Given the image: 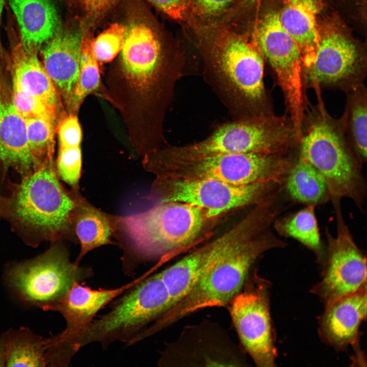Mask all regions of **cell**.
<instances>
[{
    "instance_id": "8fae6325",
    "label": "cell",
    "mask_w": 367,
    "mask_h": 367,
    "mask_svg": "<svg viewBox=\"0 0 367 367\" xmlns=\"http://www.w3.org/2000/svg\"><path fill=\"white\" fill-rule=\"evenodd\" d=\"M246 353L219 324L205 319L185 326L174 340L165 343L158 365L177 366H247Z\"/></svg>"
},
{
    "instance_id": "cb8c5ba5",
    "label": "cell",
    "mask_w": 367,
    "mask_h": 367,
    "mask_svg": "<svg viewBox=\"0 0 367 367\" xmlns=\"http://www.w3.org/2000/svg\"><path fill=\"white\" fill-rule=\"evenodd\" d=\"M77 192V190L71 192L74 201L71 223L81 246L80 253L74 261L79 264L90 251L112 243L114 228L112 216L90 204Z\"/></svg>"
},
{
    "instance_id": "4fadbf2b",
    "label": "cell",
    "mask_w": 367,
    "mask_h": 367,
    "mask_svg": "<svg viewBox=\"0 0 367 367\" xmlns=\"http://www.w3.org/2000/svg\"><path fill=\"white\" fill-rule=\"evenodd\" d=\"M301 156L324 177L329 193L337 199L360 201V176L355 162L333 126L326 121L313 123L301 138Z\"/></svg>"
},
{
    "instance_id": "d4e9b609",
    "label": "cell",
    "mask_w": 367,
    "mask_h": 367,
    "mask_svg": "<svg viewBox=\"0 0 367 367\" xmlns=\"http://www.w3.org/2000/svg\"><path fill=\"white\" fill-rule=\"evenodd\" d=\"M5 366H48L50 338L29 328L10 329L1 334Z\"/></svg>"
},
{
    "instance_id": "60d3db41",
    "label": "cell",
    "mask_w": 367,
    "mask_h": 367,
    "mask_svg": "<svg viewBox=\"0 0 367 367\" xmlns=\"http://www.w3.org/2000/svg\"><path fill=\"white\" fill-rule=\"evenodd\" d=\"M291 1V0H285V1Z\"/></svg>"
},
{
    "instance_id": "3957f363",
    "label": "cell",
    "mask_w": 367,
    "mask_h": 367,
    "mask_svg": "<svg viewBox=\"0 0 367 367\" xmlns=\"http://www.w3.org/2000/svg\"><path fill=\"white\" fill-rule=\"evenodd\" d=\"M8 194H0V217L28 244L54 242L74 237L71 216L74 201L62 187L52 160L10 182Z\"/></svg>"
},
{
    "instance_id": "e0dca14e",
    "label": "cell",
    "mask_w": 367,
    "mask_h": 367,
    "mask_svg": "<svg viewBox=\"0 0 367 367\" xmlns=\"http://www.w3.org/2000/svg\"><path fill=\"white\" fill-rule=\"evenodd\" d=\"M319 44L315 59L307 73L318 83L336 85L352 77L357 72L359 54L351 39L334 22L319 28Z\"/></svg>"
},
{
    "instance_id": "7a4b0ae2",
    "label": "cell",
    "mask_w": 367,
    "mask_h": 367,
    "mask_svg": "<svg viewBox=\"0 0 367 367\" xmlns=\"http://www.w3.org/2000/svg\"><path fill=\"white\" fill-rule=\"evenodd\" d=\"M112 218L114 234L122 240V269L128 276L141 264L159 259L161 266L193 245L211 219L205 210L179 202H156L146 211Z\"/></svg>"
},
{
    "instance_id": "e575fe53",
    "label": "cell",
    "mask_w": 367,
    "mask_h": 367,
    "mask_svg": "<svg viewBox=\"0 0 367 367\" xmlns=\"http://www.w3.org/2000/svg\"><path fill=\"white\" fill-rule=\"evenodd\" d=\"M351 134L355 149L363 160L366 158L367 109L365 96L354 100L350 111Z\"/></svg>"
},
{
    "instance_id": "7402d4cb",
    "label": "cell",
    "mask_w": 367,
    "mask_h": 367,
    "mask_svg": "<svg viewBox=\"0 0 367 367\" xmlns=\"http://www.w3.org/2000/svg\"><path fill=\"white\" fill-rule=\"evenodd\" d=\"M15 15L20 40L27 51L38 53L59 31V21L51 0H9Z\"/></svg>"
},
{
    "instance_id": "f1b7e54d",
    "label": "cell",
    "mask_w": 367,
    "mask_h": 367,
    "mask_svg": "<svg viewBox=\"0 0 367 367\" xmlns=\"http://www.w3.org/2000/svg\"><path fill=\"white\" fill-rule=\"evenodd\" d=\"M279 225L282 233L297 240L320 254V236L313 205H309L296 213L283 220Z\"/></svg>"
},
{
    "instance_id": "ba28073f",
    "label": "cell",
    "mask_w": 367,
    "mask_h": 367,
    "mask_svg": "<svg viewBox=\"0 0 367 367\" xmlns=\"http://www.w3.org/2000/svg\"><path fill=\"white\" fill-rule=\"evenodd\" d=\"M290 164L277 153L220 154L184 161L153 164L146 170L155 177L180 180L213 179L242 185L277 181Z\"/></svg>"
},
{
    "instance_id": "4dcf8cb0",
    "label": "cell",
    "mask_w": 367,
    "mask_h": 367,
    "mask_svg": "<svg viewBox=\"0 0 367 367\" xmlns=\"http://www.w3.org/2000/svg\"><path fill=\"white\" fill-rule=\"evenodd\" d=\"M29 148L37 168L52 160L56 123L39 117L25 118Z\"/></svg>"
},
{
    "instance_id": "5b68a950",
    "label": "cell",
    "mask_w": 367,
    "mask_h": 367,
    "mask_svg": "<svg viewBox=\"0 0 367 367\" xmlns=\"http://www.w3.org/2000/svg\"><path fill=\"white\" fill-rule=\"evenodd\" d=\"M294 132L281 119L254 116L224 124L202 140L170 147L148 160L163 164L220 154L278 153L289 144Z\"/></svg>"
},
{
    "instance_id": "8992f818",
    "label": "cell",
    "mask_w": 367,
    "mask_h": 367,
    "mask_svg": "<svg viewBox=\"0 0 367 367\" xmlns=\"http://www.w3.org/2000/svg\"><path fill=\"white\" fill-rule=\"evenodd\" d=\"M206 56L216 76L243 103H261L265 98L264 60L245 35L219 24L198 29Z\"/></svg>"
},
{
    "instance_id": "ac0fdd59",
    "label": "cell",
    "mask_w": 367,
    "mask_h": 367,
    "mask_svg": "<svg viewBox=\"0 0 367 367\" xmlns=\"http://www.w3.org/2000/svg\"><path fill=\"white\" fill-rule=\"evenodd\" d=\"M5 68L0 67V161L5 169L23 176L37 168L29 148L25 120L14 104Z\"/></svg>"
},
{
    "instance_id": "4316f807",
    "label": "cell",
    "mask_w": 367,
    "mask_h": 367,
    "mask_svg": "<svg viewBox=\"0 0 367 367\" xmlns=\"http://www.w3.org/2000/svg\"><path fill=\"white\" fill-rule=\"evenodd\" d=\"M286 189L293 199L309 205L322 201L329 193L323 175L301 156L289 172Z\"/></svg>"
},
{
    "instance_id": "ffe728a7",
    "label": "cell",
    "mask_w": 367,
    "mask_h": 367,
    "mask_svg": "<svg viewBox=\"0 0 367 367\" xmlns=\"http://www.w3.org/2000/svg\"><path fill=\"white\" fill-rule=\"evenodd\" d=\"M82 39L76 31H58L41 48L42 63L66 104L79 72Z\"/></svg>"
},
{
    "instance_id": "d590c367",
    "label": "cell",
    "mask_w": 367,
    "mask_h": 367,
    "mask_svg": "<svg viewBox=\"0 0 367 367\" xmlns=\"http://www.w3.org/2000/svg\"><path fill=\"white\" fill-rule=\"evenodd\" d=\"M59 147L81 146L82 132L76 115L70 113L63 118L58 127Z\"/></svg>"
},
{
    "instance_id": "836d02e7",
    "label": "cell",
    "mask_w": 367,
    "mask_h": 367,
    "mask_svg": "<svg viewBox=\"0 0 367 367\" xmlns=\"http://www.w3.org/2000/svg\"><path fill=\"white\" fill-rule=\"evenodd\" d=\"M81 146L59 147L57 171L60 177L73 190L78 189L82 171Z\"/></svg>"
},
{
    "instance_id": "484cf974",
    "label": "cell",
    "mask_w": 367,
    "mask_h": 367,
    "mask_svg": "<svg viewBox=\"0 0 367 367\" xmlns=\"http://www.w3.org/2000/svg\"><path fill=\"white\" fill-rule=\"evenodd\" d=\"M213 245V242L194 250L159 272L170 297L169 308L181 300L194 285Z\"/></svg>"
},
{
    "instance_id": "7c38bea8",
    "label": "cell",
    "mask_w": 367,
    "mask_h": 367,
    "mask_svg": "<svg viewBox=\"0 0 367 367\" xmlns=\"http://www.w3.org/2000/svg\"><path fill=\"white\" fill-rule=\"evenodd\" d=\"M252 42L275 73L294 128L300 131L303 108L301 56L297 44L281 25L278 12H268L257 20Z\"/></svg>"
},
{
    "instance_id": "d6a6232c",
    "label": "cell",
    "mask_w": 367,
    "mask_h": 367,
    "mask_svg": "<svg viewBox=\"0 0 367 367\" xmlns=\"http://www.w3.org/2000/svg\"><path fill=\"white\" fill-rule=\"evenodd\" d=\"M12 95L16 110L24 119L39 117L56 123L57 109L24 92L12 83Z\"/></svg>"
},
{
    "instance_id": "52a82bcc",
    "label": "cell",
    "mask_w": 367,
    "mask_h": 367,
    "mask_svg": "<svg viewBox=\"0 0 367 367\" xmlns=\"http://www.w3.org/2000/svg\"><path fill=\"white\" fill-rule=\"evenodd\" d=\"M93 275L91 268L72 262L67 250L56 244L36 257L10 266L4 278L19 301L48 311L75 282L83 283Z\"/></svg>"
},
{
    "instance_id": "30bf717a",
    "label": "cell",
    "mask_w": 367,
    "mask_h": 367,
    "mask_svg": "<svg viewBox=\"0 0 367 367\" xmlns=\"http://www.w3.org/2000/svg\"><path fill=\"white\" fill-rule=\"evenodd\" d=\"M269 282L250 273L227 305L241 347L258 367L275 366L277 356L270 310Z\"/></svg>"
},
{
    "instance_id": "8d00e7d4",
    "label": "cell",
    "mask_w": 367,
    "mask_h": 367,
    "mask_svg": "<svg viewBox=\"0 0 367 367\" xmlns=\"http://www.w3.org/2000/svg\"><path fill=\"white\" fill-rule=\"evenodd\" d=\"M158 8L176 20H186L189 0H149Z\"/></svg>"
},
{
    "instance_id": "6da1fadb",
    "label": "cell",
    "mask_w": 367,
    "mask_h": 367,
    "mask_svg": "<svg viewBox=\"0 0 367 367\" xmlns=\"http://www.w3.org/2000/svg\"><path fill=\"white\" fill-rule=\"evenodd\" d=\"M253 211L215 241L198 279L189 292L146 330L150 337L197 311L226 307L242 290L257 259L273 246L257 237L262 224Z\"/></svg>"
},
{
    "instance_id": "74e56055",
    "label": "cell",
    "mask_w": 367,
    "mask_h": 367,
    "mask_svg": "<svg viewBox=\"0 0 367 367\" xmlns=\"http://www.w3.org/2000/svg\"><path fill=\"white\" fill-rule=\"evenodd\" d=\"M116 0H83L86 10L92 15L102 13Z\"/></svg>"
},
{
    "instance_id": "277c9868",
    "label": "cell",
    "mask_w": 367,
    "mask_h": 367,
    "mask_svg": "<svg viewBox=\"0 0 367 367\" xmlns=\"http://www.w3.org/2000/svg\"><path fill=\"white\" fill-rule=\"evenodd\" d=\"M110 310L93 319L72 341L75 354L97 343L104 349L116 342H132L170 306V297L159 273L149 276L117 297Z\"/></svg>"
},
{
    "instance_id": "ab89813d",
    "label": "cell",
    "mask_w": 367,
    "mask_h": 367,
    "mask_svg": "<svg viewBox=\"0 0 367 367\" xmlns=\"http://www.w3.org/2000/svg\"><path fill=\"white\" fill-rule=\"evenodd\" d=\"M0 366H5L4 347L1 335H0Z\"/></svg>"
},
{
    "instance_id": "f546056e",
    "label": "cell",
    "mask_w": 367,
    "mask_h": 367,
    "mask_svg": "<svg viewBox=\"0 0 367 367\" xmlns=\"http://www.w3.org/2000/svg\"><path fill=\"white\" fill-rule=\"evenodd\" d=\"M242 0H189L186 19L195 29L223 24Z\"/></svg>"
},
{
    "instance_id": "603a6c76",
    "label": "cell",
    "mask_w": 367,
    "mask_h": 367,
    "mask_svg": "<svg viewBox=\"0 0 367 367\" xmlns=\"http://www.w3.org/2000/svg\"><path fill=\"white\" fill-rule=\"evenodd\" d=\"M278 13L280 22L293 39L300 51L303 66L313 63L319 44V32L317 16L319 0H291Z\"/></svg>"
},
{
    "instance_id": "1f68e13d",
    "label": "cell",
    "mask_w": 367,
    "mask_h": 367,
    "mask_svg": "<svg viewBox=\"0 0 367 367\" xmlns=\"http://www.w3.org/2000/svg\"><path fill=\"white\" fill-rule=\"evenodd\" d=\"M125 29L122 24L113 23L92 40V49L98 62H111L120 52Z\"/></svg>"
},
{
    "instance_id": "d6986e66",
    "label": "cell",
    "mask_w": 367,
    "mask_h": 367,
    "mask_svg": "<svg viewBox=\"0 0 367 367\" xmlns=\"http://www.w3.org/2000/svg\"><path fill=\"white\" fill-rule=\"evenodd\" d=\"M325 305L320 322L321 338L338 351L355 345L360 323L366 317V286Z\"/></svg>"
},
{
    "instance_id": "9c48e42d",
    "label": "cell",
    "mask_w": 367,
    "mask_h": 367,
    "mask_svg": "<svg viewBox=\"0 0 367 367\" xmlns=\"http://www.w3.org/2000/svg\"><path fill=\"white\" fill-rule=\"evenodd\" d=\"M274 182L238 185L213 179L155 177L149 197L156 202H179L197 206L213 219L231 210L265 202Z\"/></svg>"
},
{
    "instance_id": "44dd1931",
    "label": "cell",
    "mask_w": 367,
    "mask_h": 367,
    "mask_svg": "<svg viewBox=\"0 0 367 367\" xmlns=\"http://www.w3.org/2000/svg\"><path fill=\"white\" fill-rule=\"evenodd\" d=\"M9 34L10 51L8 64L12 83L58 109V93L39 60L37 53L26 50L12 29Z\"/></svg>"
},
{
    "instance_id": "2e32d148",
    "label": "cell",
    "mask_w": 367,
    "mask_h": 367,
    "mask_svg": "<svg viewBox=\"0 0 367 367\" xmlns=\"http://www.w3.org/2000/svg\"><path fill=\"white\" fill-rule=\"evenodd\" d=\"M123 71L139 91L151 90L160 78L165 63L163 42L150 26L137 22L125 29L120 50Z\"/></svg>"
},
{
    "instance_id": "9a60e30c",
    "label": "cell",
    "mask_w": 367,
    "mask_h": 367,
    "mask_svg": "<svg viewBox=\"0 0 367 367\" xmlns=\"http://www.w3.org/2000/svg\"><path fill=\"white\" fill-rule=\"evenodd\" d=\"M149 275L147 271L133 281L112 289L95 290L83 283L75 282L68 292L48 310L58 312L65 321V329L54 335L57 346L67 354L74 356L71 347L72 342L91 323L97 313Z\"/></svg>"
},
{
    "instance_id": "83f0119b",
    "label": "cell",
    "mask_w": 367,
    "mask_h": 367,
    "mask_svg": "<svg viewBox=\"0 0 367 367\" xmlns=\"http://www.w3.org/2000/svg\"><path fill=\"white\" fill-rule=\"evenodd\" d=\"M100 78L98 61L92 49V40L89 36L83 37L79 72L66 104L71 113L76 112L85 98L98 87Z\"/></svg>"
},
{
    "instance_id": "5bb4252c",
    "label": "cell",
    "mask_w": 367,
    "mask_h": 367,
    "mask_svg": "<svg viewBox=\"0 0 367 367\" xmlns=\"http://www.w3.org/2000/svg\"><path fill=\"white\" fill-rule=\"evenodd\" d=\"M365 286L366 257L355 244L346 226L339 221L336 235L329 237L325 272L312 291L326 305Z\"/></svg>"
},
{
    "instance_id": "f35d334b",
    "label": "cell",
    "mask_w": 367,
    "mask_h": 367,
    "mask_svg": "<svg viewBox=\"0 0 367 367\" xmlns=\"http://www.w3.org/2000/svg\"><path fill=\"white\" fill-rule=\"evenodd\" d=\"M3 7H4V0H0V61L5 60L6 58V56H5V54L4 53V50L3 46H2L1 36V25L2 15V12H3Z\"/></svg>"
}]
</instances>
